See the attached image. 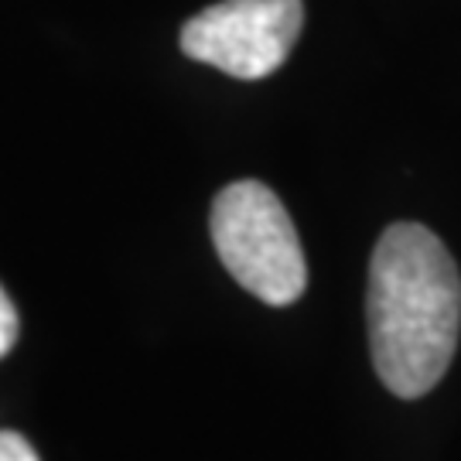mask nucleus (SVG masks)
<instances>
[{"instance_id": "5", "label": "nucleus", "mask_w": 461, "mask_h": 461, "mask_svg": "<svg viewBox=\"0 0 461 461\" xmlns=\"http://www.w3.org/2000/svg\"><path fill=\"white\" fill-rule=\"evenodd\" d=\"M0 461H38V451L14 430H0Z\"/></svg>"}, {"instance_id": "2", "label": "nucleus", "mask_w": 461, "mask_h": 461, "mask_svg": "<svg viewBox=\"0 0 461 461\" xmlns=\"http://www.w3.org/2000/svg\"><path fill=\"white\" fill-rule=\"evenodd\" d=\"M212 243L230 277L274 308L308 287V264L291 215L264 182H232L212 202Z\"/></svg>"}, {"instance_id": "4", "label": "nucleus", "mask_w": 461, "mask_h": 461, "mask_svg": "<svg viewBox=\"0 0 461 461\" xmlns=\"http://www.w3.org/2000/svg\"><path fill=\"white\" fill-rule=\"evenodd\" d=\"M17 331H21V325H17V312L14 304H11V297H7V291L0 287V359L14 348L17 342Z\"/></svg>"}, {"instance_id": "3", "label": "nucleus", "mask_w": 461, "mask_h": 461, "mask_svg": "<svg viewBox=\"0 0 461 461\" xmlns=\"http://www.w3.org/2000/svg\"><path fill=\"white\" fill-rule=\"evenodd\" d=\"M301 0H222L182 28V51L232 79H267L294 49Z\"/></svg>"}, {"instance_id": "1", "label": "nucleus", "mask_w": 461, "mask_h": 461, "mask_svg": "<svg viewBox=\"0 0 461 461\" xmlns=\"http://www.w3.org/2000/svg\"><path fill=\"white\" fill-rule=\"evenodd\" d=\"M369 348L376 376L403 400L430 393L461 335V274L420 222H393L369 260Z\"/></svg>"}]
</instances>
